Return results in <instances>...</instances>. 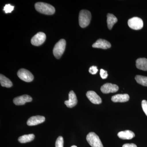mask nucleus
Here are the masks:
<instances>
[{"label": "nucleus", "mask_w": 147, "mask_h": 147, "mask_svg": "<svg viewBox=\"0 0 147 147\" xmlns=\"http://www.w3.org/2000/svg\"><path fill=\"white\" fill-rule=\"evenodd\" d=\"M100 90L104 94L115 93L118 91L119 90V87L115 84L106 83L101 86Z\"/></svg>", "instance_id": "nucleus-8"}, {"label": "nucleus", "mask_w": 147, "mask_h": 147, "mask_svg": "<svg viewBox=\"0 0 147 147\" xmlns=\"http://www.w3.org/2000/svg\"><path fill=\"white\" fill-rule=\"evenodd\" d=\"M46 38V35L44 33L39 32L32 38L31 42L34 46H39L44 43Z\"/></svg>", "instance_id": "nucleus-7"}, {"label": "nucleus", "mask_w": 147, "mask_h": 147, "mask_svg": "<svg viewBox=\"0 0 147 147\" xmlns=\"http://www.w3.org/2000/svg\"><path fill=\"white\" fill-rule=\"evenodd\" d=\"M91 13L87 10H81L79 14V24L80 27L85 28L88 26L91 20Z\"/></svg>", "instance_id": "nucleus-2"}, {"label": "nucleus", "mask_w": 147, "mask_h": 147, "mask_svg": "<svg viewBox=\"0 0 147 147\" xmlns=\"http://www.w3.org/2000/svg\"><path fill=\"white\" fill-rule=\"evenodd\" d=\"M34 138L35 136L34 134H25L19 137L18 139V141L22 144H24L32 142L34 139Z\"/></svg>", "instance_id": "nucleus-18"}, {"label": "nucleus", "mask_w": 147, "mask_h": 147, "mask_svg": "<svg viewBox=\"0 0 147 147\" xmlns=\"http://www.w3.org/2000/svg\"><path fill=\"white\" fill-rule=\"evenodd\" d=\"M32 98L28 95H23L21 96L15 98L13 99V102L17 105H24L27 102H31Z\"/></svg>", "instance_id": "nucleus-9"}, {"label": "nucleus", "mask_w": 147, "mask_h": 147, "mask_svg": "<svg viewBox=\"0 0 147 147\" xmlns=\"http://www.w3.org/2000/svg\"><path fill=\"white\" fill-rule=\"evenodd\" d=\"M14 6L10 4H7L5 6L3 10L4 11L5 13H11L14 9Z\"/></svg>", "instance_id": "nucleus-22"}, {"label": "nucleus", "mask_w": 147, "mask_h": 147, "mask_svg": "<svg viewBox=\"0 0 147 147\" xmlns=\"http://www.w3.org/2000/svg\"><path fill=\"white\" fill-rule=\"evenodd\" d=\"M111 47L110 42L105 39H99L92 45L94 48H100L102 49H107Z\"/></svg>", "instance_id": "nucleus-13"}, {"label": "nucleus", "mask_w": 147, "mask_h": 147, "mask_svg": "<svg viewBox=\"0 0 147 147\" xmlns=\"http://www.w3.org/2000/svg\"><path fill=\"white\" fill-rule=\"evenodd\" d=\"M117 18L112 13H108L107 15V22L109 30H111L113 26L117 22Z\"/></svg>", "instance_id": "nucleus-17"}, {"label": "nucleus", "mask_w": 147, "mask_h": 147, "mask_svg": "<svg viewBox=\"0 0 147 147\" xmlns=\"http://www.w3.org/2000/svg\"><path fill=\"white\" fill-rule=\"evenodd\" d=\"M86 139L92 147H103L100 138L94 132H90L87 135Z\"/></svg>", "instance_id": "nucleus-4"}, {"label": "nucleus", "mask_w": 147, "mask_h": 147, "mask_svg": "<svg viewBox=\"0 0 147 147\" xmlns=\"http://www.w3.org/2000/svg\"><path fill=\"white\" fill-rule=\"evenodd\" d=\"M45 121V118L43 116H33L29 118L27 123L29 126H34L42 123Z\"/></svg>", "instance_id": "nucleus-12"}, {"label": "nucleus", "mask_w": 147, "mask_h": 147, "mask_svg": "<svg viewBox=\"0 0 147 147\" xmlns=\"http://www.w3.org/2000/svg\"><path fill=\"white\" fill-rule=\"evenodd\" d=\"M142 109L143 111L144 112L146 115L147 116V100H142Z\"/></svg>", "instance_id": "nucleus-24"}, {"label": "nucleus", "mask_w": 147, "mask_h": 147, "mask_svg": "<svg viewBox=\"0 0 147 147\" xmlns=\"http://www.w3.org/2000/svg\"><path fill=\"white\" fill-rule=\"evenodd\" d=\"M122 147H137L136 145L134 144H124Z\"/></svg>", "instance_id": "nucleus-26"}, {"label": "nucleus", "mask_w": 147, "mask_h": 147, "mask_svg": "<svg viewBox=\"0 0 147 147\" xmlns=\"http://www.w3.org/2000/svg\"><path fill=\"white\" fill-rule=\"evenodd\" d=\"M66 42L65 40L62 39L56 44L53 49V55L57 59H59L61 57L65 50Z\"/></svg>", "instance_id": "nucleus-3"}, {"label": "nucleus", "mask_w": 147, "mask_h": 147, "mask_svg": "<svg viewBox=\"0 0 147 147\" xmlns=\"http://www.w3.org/2000/svg\"><path fill=\"white\" fill-rule=\"evenodd\" d=\"M136 65L137 68L143 71H147V59L141 58L136 61Z\"/></svg>", "instance_id": "nucleus-16"}, {"label": "nucleus", "mask_w": 147, "mask_h": 147, "mask_svg": "<svg viewBox=\"0 0 147 147\" xmlns=\"http://www.w3.org/2000/svg\"><path fill=\"white\" fill-rule=\"evenodd\" d=\"M86 96L92 103L100 104L102 102V99L100 96L93 91H89L87 92Z\"/></svg>", "instance_id": "nucleus-10"}, {"label": "nucleus", "mask_w": 147, "mask_h": 147, "mask_svg": "<svg viewBox=\"0 0 147 147\" xmlns=\"http://www.w3.org/2000/svg\"><path fill=\"white\" fill-rule=\"evenodd\" d=\"M64 141L63 137L59 136L57 139L55 143V147H63Z\"/></svg>", "instance_id": "nucleus-21"}, {"label": "nucleus", "mask_w": 147, "mask_h": 147, "mask_svg": "<svg viewBox=\"0 0 147 147\" xmlns=\"http://www.w3.org/2000/svg\"><path fill=\"white\" fill-rule=\"evenodd\" d=\"M67 107L72 108L76 106L77 103V98L75 93L73 91H71L69 94V100H66L64 102Z\"/></svg>", "instance_id": "nucleus-11"}, {"label": "nucleus", "mask_w": 147, "mask_h": 147, "mask_svg": "<svg viewBox=\"0 0 147 147\" xmlns=\"http://www.w3.org/2000/svg\"><path fill=\"white\" fill-rule=\"evenodd\" d=\"M0 82L1 86L6 88H10L12 86V83L8 78L4 76L3 74L0 75Z\"/></svg>", "instance_id": "nucleus-19"}, {"label": "nucleus", "mask_w": 147, "mask_h": 147, "mask_svg": "<svg viewBox=\"0 0 147 147\" xmlns=\"http://www.w3.org/2000/svg\"><path fill=\"white\" fill-rule=\"evenodd\" d=\"M100 77L102 79H107L108 76V74L107 71H105L102 69H100Z\"/></svg>", "instance_id": "nucleus-23"}, {"label": "nucleus", "mask_w": 147, "mask_h": 147, "mask_svg": "<svg viewBox=\"0 0 147 147\" xmlns=\"http://www.w3.org/2000/svg\"><path fill=\"white\" fill-rule=\"evenodd\" d=\"M71 147H77L76 146H71Z\"/></svg>", "instance_id": "nucleus-27"}, {"label": "nucleus", "mask_w": 147, "mask_h": 147, "mask_svg": "<svg viewBox=\"0 0 147 147\" xmlns=\"http://www.w3.org/2000/svg\"><path fill=\"white\" fill-rule=\"evenodd\" d=\"M98 71V69H97V67L96 66H92L90 67L89 69L90 73L92 74H96Z\"/></svg>", "instance_id": "nucleus-25"}, {"label": "nucleus", "mask_w": 147, "mask_h": 147, "mask_svg": "<svg viewBox=\"0 0 147 147\" xmlns=\"http://www.w3.org/2000/svg\"><path fill=\"white\" fill-rule=\"evenodd\" d=\"M136 82L138 84L142 85L144 86H147V77L141 76V75H137L135 77Z\"/></svg>", "instance_id": "nucleus-20"}, {"label": "nucleus", "mask_w": 147, "mask_h": 147, "mask_svg": "<svg viewBox=\"0 0 147 147\" xmlns=\"http://www.w3.org/2000/svg\"><path fill=\"white\" fill-rule=\"evenodd\" d=\"M117 135L120 139L124 140H130L135 137L134 132L129 130L120 131L118 133Z\"/></svg>", "instance_id": "nucleus-15"}, {"label": "nucleus", "mask_w": 147, "mask_h": 147, "mask_svg": "<svg viewBox=\"0 0 147 147\" xmlns=\"http://www.w3.org/2000/svg\"><path fill=\"white\" fill-rule=\"evenodd\" d=\"M127 24L130 28L134 30H139L144 26L143 20L141 18L134 17L129 19Z\"/></svg>", "instance_id": "nucleus-5"}, {"label": "nucleus", "mask_w": 147, "mask_h": 147, "mask_svg": "<svg viewBox=\"0 0 147 147\" xmlns=\"http://www.w3.org/2000/svg\"><path fill=\"white\" fill-rule=\"evenodd\" d=\"M129 96L128 94H118L112 96L111 100L113 102H126L129 100Z\"/></svg>", "instance_id": "nucleus-14"}, {"label": "nucleus", "mask_w": 147, "mask_h": 147, "mask_svg": "<svg viewBox=\"0 0 147 147\" xmlns=\"http://www.w3.org/2000/svg\"><path fill=\"white\" fill-rule=\"evenodd\" d=\"M35 7L38 12L46 15H52L55 13V7L47 3H36L35 5Z\"/></svg>", "instance_id": "nucleus-1"}, {"label": "nucleus", "mask_w": 147, "mask_h": 147, "mask_svg": "<svg viewBox=\"0 0 147 147\" xmlns=\"http://www.w3.org/2000/svg\"><path fill=\"white\" fill-rule=\"evenodd\" d=\"M18 77L25 82H31L33 80L34 76L29 70L25 69H21L17 72Z\"/></svg>", "instance_id": "nucleus-6"}]
</instances>
